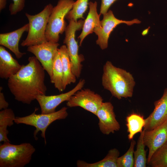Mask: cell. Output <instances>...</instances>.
<instances>
[{"label": "cell", "mask_w": 167, "mask_h": 167, "mask_svg": "<svg viewBox=\"0 0 167 167\" xmlns=\"http://www.w3.org/2000/svg\"><path fill=\"white\" fill-rule=\"evenodd\" d=\"M6 4V0H0V11L4 9Z\"/></svg>", "instance_id": "cell-30"}, {"label": "cell", "mask_w": 167, "mask_h": 167, "mask_svg": "<svg viewBox=\"0 0 167 167\" xmlns=\"http://www.w3.org/2000/svg\"><path fill=\"white\" fill-rule=\"evenodd\" d=\"M28 24L12 32L0 34V45L12 51L17 59L21 58L26 54L20 51L19 44L20 38L24 32H28Z\"/></svg>", "instance_id": "cell-15"}, {"label": "cell", "mask_w": 167, "mask_h": 167, "mask_svg": "<svg viewBox=\"0 0 167 167\" xmlns=\"http://www.w3.org/2000/svg\"><path fill=\"white\" fill-rule=\"evenodd\" d=\"M75 2L74 0H59L57 5L53 7L45 31L48 41L58 43L59 34H62L67 27L65 18L72 8Z\"/></svg>", "instance_id": "cell-5"}, {"label": "cell", "mask_w": 167, "mask_h": 167, "mask_svg": "<svg viewBox=\"0 0 167 167\" xmlns=\"http://www.w3.org/2000/svg\"><path fill=\"white\" fill-rule=\"evenodd\" d=\"M131 140L129 149L123 155L118 158V167H134V152L136 142L133 139Z\"/></svg>", "instance_id": "cell-26"}, {"label": "cell", "mask_w": 167, "mask_h": 167, "mask_svg": "<svg viewBox=\"0 0 167 167\" xmlns=\"http://www.w3.org/2000/svg\"><path fill=\"white\" fill-rule=\"evenodd\" d=\"M126 126L129 134L128 138L131 140L134 136L143 130L145 124V120L143 116L140 114L133 113L126 118Z\"/></svg>", "instance_id": "cell-21"}, {"label": "cell", "mask_w": 167, "mask_h": 167, "mask_svg": "<svg viewBox=\"0 0 167 167\" xmlns=\"http://www.w3.org/2000/svg\"><path fill=\"white\" fill-rule=\"evenodd\" d=\"M153 112L145 119L143 127L145 131L153 129L167 120V88L162 97L154 103Z\"/></svg>", "instance_id": "cell-14"}, {"label": "cell", "mask_w": 167, "mask_h": 167, "mask_svg": "<svg viewBox=\"0 0 167 167\" xmlns=\"http://www.w3.org/2000/svg\"><path fill=\"white\" fill-rule=\"evenodd\" d=\"M15 118L13 110L11 109L7 108L0 112V142H10L7 137L9 131L8 126L14 124Z\"/></svg>", "instance_id": "cell-20"}, {"label": "cell", "mask_w": 167, "mask_h": 167, "mask_svg": "<svg viewBox=\"0 0 167 167\" xmlns=\"http://www.w3.org/2000/svg\"><path fill=\"white\" fill-rule=\"evenodd\" d=\"M58 43L49 41L28 47L27 50L33 54L41 63L51 79L53 76L52 67L55 55L58 51Z\"/></svg>", "instance_id": "cell-10"}, {"label": "cell", "mask_w": 167, "mask_h": 167, "mask_svg": "<svg viewBox=\"0 0 167 167\" xmlns=\"http://www.w3.org/2000/svg\"><path fill=\"white\" fill-rule=\"evenodd\" d=\"M53 7L49 3L46 5L41 12L35 15L25 13L28 20L29 29L26 38L21 44L22 46L28 47L48 41L45 36V31L48 19Z\"/></svg>", "instance_id": "cell-4"}, {"label": "cell", "mask_w": 167, "mask_h": 167, "mask_svg": "<svg viewBox=\"0 0 167 167\" xmlns=\"http://www.w3.org/2000/svg\"><path fill=\"white\" fill-rule=\"evenodd\" d=\"M85 83L84 79H80L74 88L65 93L55 95L37 96L36 100L40 106L41 113L48 114L55 112L56 108L59 105L68 101L77 91L82 88Z\"/></svg>", "instance_id": "cell-11"}, {"label": "cell", "mask_w": 167, "mask_h": 167, "mask_svg": "<svg viewBox=\"0 0 167 167\" xmlns=\"http://www.w3.org/2000/svg\"><path fill=\"white\" fill-rule=\"evenodd\" d=\"M58 51L60 54L63 72V91L66 86L76 80V77L72 72L71 63L65 45L61 46Z\"/></svg>", "instance_id": "cell-18"}, {"label": "cell", "mask_w": 167, "mask_h": 167, "mask_svg": "<svg viewBox=\"0 0 167 167\" xmlns=\"http://www.w3.org/2000/svg\"><path fill=\"white\" fill-rule=\"evenodd\" d=\"M147 164L152 167H167V142L154 152Z\"/></svg>", "instance_id": "cell-24"}, {"label": "cell", "mask_w": 167, "mask_h": 167, "mask_svg": "<svg viewBox=\"0 0 167 167\" xmlns=\"http://www.w3.org/2000/svg\"><path fill=\"white\" fill-rule=\"evenodd\" d=\"M37 109H35L33 113L28 116L15 117L14 122L17 124H23L34 126L36 128L33 133L35 139H37L36 135L41 131V136L44 139L45 143L46 144L45 132L47 127L56 120L65 119L68 114L67 108L64 107L58 111L48 114H37L36 112Z\"/></svg>", "instance_id": "cell-6"}, {"label": "cell", "mask_w": 167, "mask_h": 167, "mask_svg": "<svg viewBox=\"0 0 167 167\" xmlns=\"http://www.w3.org/2000/svg\"><path fill=\"white\" fill-rule=\"evenodd\" d=\"M17 61L12 57L3 46H0V77L8 79L21 68Z\"/></svg>", "instance_id": "cell-16"}, {"label": "cell", "mask_w": 167, "mask_h": 167, "mask_svg": "<svg viewBox=\"0 0 167 167\" xmlns=\"http://www.w3.org/2000/svg\"><path fill=\"white\" fill-rule=\"evenodd\" d=\"M84 21L82 19L77 21L69 20L65 31V36L63 41V43L66 46L72 72L77 78L80 76L83 67L82 62L84 58L83 55L79 54V46L75 39V34L77 31L82 29Z\"/></svg>", "instance_id": "cell-7"}, {"label": "cell", "mask_w": 167, "mask_h": 167, "mask_svg": "<svg viewBox=\"0 0 167 167\" xmlns=\"http://www.w3.org/2000/svg\"><path fill=\"white\" fill-rule=\"evenodd\" d=\"M135 82L132 75L107 61L103 67L102 84L113 96L121 99L131 97Z\"/></svg>", "instance_id": "cell-2"}, {"label": "cell", "mask_w": 167, "mask_h": 167, "mask_svg": "<svg viewBox=\"0 0 167 167\" xmlns=\"http://www.w3.org/2000/svg\"><path fill=\"white\" fill-rule=\"evenodd\" d=\"M52 73V77L50 79L51 82L59 92L63 91V72L60 55L58 51L53 61Z\"/></svg>", "instance_id": "cell-22"}, {"label": "cell", "mask_w": 167, "mask_h": 167, "mask_svg": "<svg viewBox=\"0 0 167 167\" xmlns=\"http://www.w3.org/2000/svg\"><path fill=\"white\" fill-rule=\"evenodd\" d=\"M35 151L29 143L14 145L4 142L0 146V167H24L29 163Z\"/></svg>", "instance_id": "cell-3"}, {"label": "cell", "mask_w": 167, "mask_h": 167, "mask_svg": "<svg viewBox=\"0 0 167 167\" xmlns=\"http://www.w3.org/2000/svg\"><path fill=\"white\" fill-rule=\"evenodd\" d=\"M13 3L9 5V10L11 15H15L22 11L25 6V0H12Z\"/></svg>", "instance_id": "cell-27"}, {"label": "cell", "mask_w": 167, "mask_h": 167, "mask_svg": "<svg viewBox=\"0 0 167 167\" xmlns=\"http://www.w3.org/2000/svg\"><path fill=\"white\" fill-rule=\"evenodd\" d=\"M103 102L100 95L86 88L77 91L67 101L66 105L69 107H81L96 116Z\"/></svg>", "instance_id": "cell-9"}, {"label": "cell", "mask_w": 167, "mask_h": 167, "mask_svg": "<svg viewBox=\"0 0 167 167\" xmlns=\"http://www.w3.org/2000/svg\"><path fill=\"white\" fill-rule=\"evenodd\" d=\"M117 0H101L100 14L103 15L106 13L111 6Z\"/></svg>", "instance_id": "cell-28"}, {"label": "cell", "mask_w": 167, "mask_h": 167, "mask_svg": "<svg viewBox=\"0 0 167 167\" xmlns=\"http://www.w3.org/2000/svg\"><path fill=\"white\" fill-rule=\"evenodd\" d=\"M89 0H77L75 2L71 9L66 15L65 18L77 21L78 19H84V14L86 11Z\"/></svg>", "instance_id": "cell-25"}, {"label": "cell", "mask_w": 167, "mask_h": 167, "mask_svg": "<svg viewBox=\"0 0 167 167\" xmlns=\"http://www.w3.org/2000/svg\"><path fill=\"white\" fill-rule=\"evenodd\" d=\"M2 89V87H0V109H5L8 108L9 103L5 100L4 93L1 92Z\"/></svg>", "instance_id": "cell-29"}, {"label": "cell", "mask_w": 167, "mask_h": 167, "mask_svg": "<svg viewBox=\"0 0 167 167\" xmlns=\"http://www.w3.org/2000/svg\"><path fill=\"white\" fill-rule=\"evenodd\" d=\"M88 5L89 8V12L84 20L82 31L78 37L80 39L79 46H81L85 37L93 32V30L95 28L101 27L100 19L101 14H99L97 12V2H90Z\"/></svg>", "instance_id": "cell-17"}, {"label": "cell", "mask_w": 167, "mask_h": 167, "mask_svg": "<svg viewBox=\"0 0 167 167\" xmlns=\"http://www.w3.org/2000/svg\"><path fill=\"white\" fill-rule=\"evenodd\" d=\"M96 116L99 120L100 130L103 134L108 135L120 130V125L116 118L113 106L111 102H103Z\"/></svg>", "instance_id": "cell-12"}, {"label": "cell", "mask_w": 167, "mask_h": 167, "mask_svg": "<svg viewBox=\"0 0 167 167\" xmlns=\"http://www.w3.org/2000/svg\"><path fill=\"white\" fill-rule=\"evenodd\" d=\"M103 19L101 21V27L95 28L93 32L97 35L98 39L96 41L102 50L108 47V40L111 32L118 25L125 24L128 26L134 24H139L141 21L137 19L130 21L119 19L114 16L113 11L109 10L103 15Z\"/></svg>", "instance_id": "cell-8"}, {"label": "cell", "mask_w": 167, "mask_h": 167, "mask_svg": "<svg viewBox=\"0 0 167 167\" xmlns=\"http://www.w3.org/2000/svg\"><path fill=\"white\" fill-rule=\"evenodd\" d=\"M28 63L8 79L7 85L15 99L30 104L39 95H45V70L35 56L29 57Z\"/></svg>", "instance_id": "cell-1"}, {"label": "cell", "mask_w": 167, "mask_h": 167, "mask_svg": "<svg viewBox=\"0 0 167 167\" xmlns=\"http://www.w3.org/2000/svg\"><path fill=\"white\" fill-rule=\"evenodd\" d=\"M120 153L116 148L109 150L107 155L102 160L94 163H88L78 160L77 165L78 167H118L117 161Z\"/></svg>", "instance_id": "cell-19"}, {"label": "cell", "mask_w": 167, "mask_h": 167, "mask_svg": "<svg viewBox=\"0 0 167 167\" xmlns=\"http://www.w3.org/2000/svg\"><path fill=\"white\" fill-rule=\"evenodd\" d=\"M143 139L149 150L148 163L154 152L167 142V120L153 129L145 131Z\"/></svg>", "instance_id": "cell-13"}, {"label": "cell", "mask_w": 167, "mask_h": 167, "mask_svg": "<svg viewBox=\"0 0 167 167\" xmlns=\"http://www.w3.org/2000/svg\"><path fill=\"white\" fill-rule=\"evenodd\" d=\"M144 132L143 129L140 132L137 140L136 150L134 151V167H146L147 164L146 152L145 150L146 146L143 139Z\"/></svg>", "instance_id": "cell-23"}]
</instances>
